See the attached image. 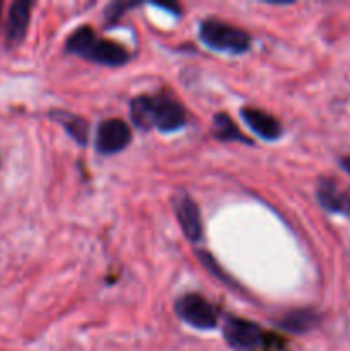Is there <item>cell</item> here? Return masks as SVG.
Masks as SVG:
<instances>
[{
    "label": "cell",
    "instance_id": "1",
    "mask_svg": "<svg viewBox=\"0 0 350 351\" xmlns=\"http://www.w3.org/2000/svg\"><path fill=\"white\" fill-rule=\"evenodd\" d=\"M130 119L141 130L156 129L160 132H175L185 127L187 113L177 99L158 93L134 98L130 101Z\"/></svg>",
    "mask_w": 350,
    "mask_h": 351
},
{
    "label": "cell",
    "instance_id": "2",
    "mask_svg": "<svg viewBox=\"0 0 350 351\" xmlns=\"http://www.w3.org/2000/svg\"><path fill=\"white\" fill-rule=\"evenodd\" d=\"M65 50L78 57L106 67H120L130 60V53L115 41L103 40L89 26L78 27L67 38Z\"/></svg>",
    "mask_w": 350,
    "mask_h": 351
},
{
    "label": "cell",
    "instance_id": "3",
    "mask_svg": "<svg viewBox=\"0 0 350 351\" xmlns=\"http://www.w3.org/2000/svg\"><path fill=\"white\" fill-rule=\"evenodd\" d=\"M199 38L206 47L216 51L240 55L250 48V36L244 29L220 19H205L199 24Z\"/></svg>",
    "mask_w": 350,
    "mask_h": 351
},
{
    "label": "cell",
    "instance_id": "4",
    "mask_svg": "<svg viewBox=\"0 0 350 351\" xmlns=\"http://www.w3.org/2000/svg\"><path fill=\"white\" fill-rule=\"evenodd\" d=\"M175 312L178 317L189 326L196 329H208L216 328L218 324V314L216 308L206 300L205 297L198 293H187L175 302Z\"/></svg>",
    "mask_w": 350,
    "mask_h": 351
},
{
    "label": "cell",
    "instance_id": "5",
    "mask_svg": "<svg viewBox=\"0 0 350 351\" xmlns=\"http://www.w3.org/2000/svg\"><path fill=\"white\" fill-rule=\"evenodd\" d=\"M223 336H225V341L229 343V346H232L233 350L254 351L256 348H263L268 335L256 322L230 315L223 324Z\"/></svg>",
    "mask_w": 350,
    "mask_h": 351
},
{
    "label": "cell",
    "instance_id": "6",
    "mask_svg": "<svg viewBox=\"0 0 350 351\" xmlns=\"http://www.w3.org/2000/svg\"><path fill=\"white\" fill-rule=\"evenodd\" d=\"M130 141H132L130 127L120 119H108L100 123L95 146L100 154H115L126 149Z\"/></svg>",
    "mask_w": 350,
    "mask_h": 351
},
{
    "label": "cell",
    "instance_id": "7",
    "mask_svg": "<svg viewBox=\"0 0 350 351\" xmlns=\"http://www.w3.org/2000/svg\"><path fill=\"white\" fill-rule=\"evenodd\" d=\"M174 211L177 215L178 223H180V228L184 230V235L191 242L198 243L202 239V223L201 213H199L194 199L187 194H178L174 199Z\"/></svg>",
    "mask_w": 350,
    "mask_h": 351
},
{
    "label": "cell",
    "instance_id": "8",
    "mask_svg": "<svg viewBox=\"0 0 350 351\" xmlns=\"http://www.w3.org/2000/svg\"><path fill=\"white\" fill-rule=\"evenodd\" d=\"M31 5L33 3L26 0H19L10 5L9 14H7L5 27H3V36H5L7 47H17L24 40L27 33L31 17Z\"/></svg>",
    "mask_w": 350,
    "mask_h": 351
},
{
    "label": "cell",
    "instance_id": "9",
    "mask_svg": "<svg viewBox=\"0 0 350 351\" xmlns=\"http://www.w3.org/2000/svg\"><path fill=\"white\" fill-rule=\"evenodd\" d=\"M240 117L247 123V127L254 134H257L261 139L277 141L283 134L281 123L273 115H270V113L263 112L259 108H242L240 110Z\"/></svg>",
    "mask_w": 350,
    "mask_h": 351
},
{
    "label": "cell",
    "instance_id": "10",
    "mask_svg": "<svg viewBox=\"0 0 350 351\" xmlns=\"http://www.w3.org/2000/svg\"><path fill=\"white\" fill-rule=\"evenodd\" d=\"M318 199L325 209L338 215H350V189L338 187V184L329 178L319 182Z\"/></svg>",
    "mask_w": 350,
    "mask_h": 351
},
{
    "label": "cell",
    "instance_id": "11",
    "mask_svg": "<svg viewBox=\"0 0 350 351\" xmlns=\"http://www.w3.org/2000/svg\"><path fill=\"white\" fill-rule=\"evenodd\" d=\"M51 119H54L57 123H60V125L67 130V134L75 141V143L81 144V146L88 144L89 123L86 122L82 117L60 110V112L51 113Z\"/></svg>",
    "mask_w": 350,
    "mask_h": 351
},
{
    "label": "cell",
    "instance_id": "12",
    "mask_svg": "<svg viewBox=\"0 0 350 351\" xmlns=\"http://www.w3.org/2000/svg\"><path fill=\"white\" fill-rule=\"evenodd\" d=\"M211 134L215 139L223 141V143H246L250 144V141L240 132L237 123L230 119L226 113H216L213 117V129Z\"/></svg>",
    "mask_w": 350,
    "mask_h": 351
},
{
    "label": "cell",
    "instance_id": "13",
    "mask_svg": "<svg viewBox=\"0 0 350 351\" xmlns=\"http://www.w3.org/2000/svg\"><path fill=\"white\" fill-rule=\"evenodd\" d=\"M316 324V315L311 311H294L283 317L280 328L292 332H305Z\"/></svg>",
    "mask_w": 350,
    "mask_h": 351
},
{
    "label": "cell",
    "instance_id": "14",
    "mask_svg": "<svg viewBox=\"0 0 350 351\" xmlns=\"http://www.w3.org/2000/svg\"><path fill=\"white\" fill-rule=\"evenodd\" d=\"M136 5V3H130V2H115V3H112V5H108V9L105 10V17L108 21H115V19H119L120 16H122L124 14V10L126 9H130V7H134Z\"/></svg>",
    "mask_w": 350,
    "mask_h": 351
},
{
    "label": "cell",
    "instance_id": "15",
    "mask_svg": "<svg viewBox=\"0 0 350 351\" xmlns=\"http://www.w3.org/2000/svg\"><path fill=\"white\" fill-rule=\"evenodd\" d=\"M342 167H343V170H347L350 173V158H345V160H342Z\"/></svg>",
    "mask_w": 350,
    "mask_h": 351
},
{
    "label": "cell",
    "instance_id": "16",
    "mask_svg": "<svg viewBox=\"0 0 350 351\" xmlns=\"http://www.w3.org/2000/svg\"><path fill=\"white\" fill-rule=\"evenodd\" d=\"M0 16H2V2H0Z\"/></svg>",
    "mask_w": 350,
    "mask_h": 351
}]
</instances>
